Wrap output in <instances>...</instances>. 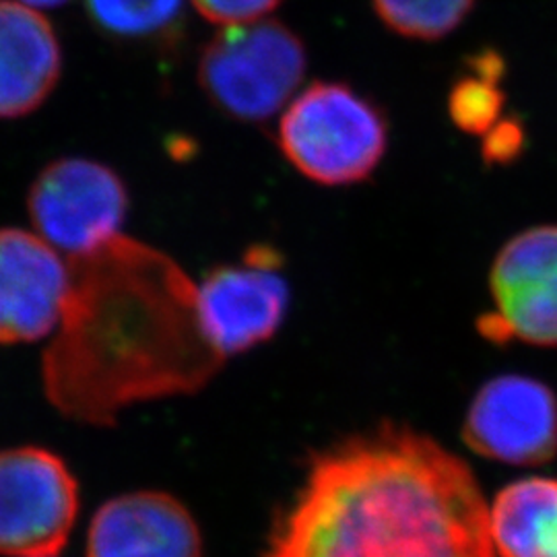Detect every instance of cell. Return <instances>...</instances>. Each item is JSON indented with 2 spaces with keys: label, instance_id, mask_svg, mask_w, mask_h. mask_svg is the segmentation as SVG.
Instances as JSON below:
<instances>
[{
  "label": "cell",
  "instance_id": "obj_1",
  "mask_svg": "<svg viewBox=\"0 0 557 557\" xmlns=\"http://www.w3.org/2000/svg\"><path fill=\"white\" fill-rule=\"evenodd\" d=\"M69 273L41 358L44 395L62 418L112 428L124 409L195 395L220 372L199 287L170 255L119 234L69 259Z\"/></svg>",
  "mask_w": 557,
  "mask_h": 557
},
{
  "label": "cell",
  "instance_id": "obj_2",
  "mask_svg": "<svg viewBox=\"0 0 557 557\" xmlns=\"http://www.w3.org/2000/svg\"><path fill=\"white\" fill-rule=\"evenodd\" d=\"M264 557H496L471 467L436 440L382 428L312 458Z\"/></svg>",
  "mask_w": 557,
  "mask_h": 557
},
{
  "label": "cell",
  "instance_id": "obj_3",
  "mask_svg": "<svg viewBox=\"0 0 557 557\" xmlns=\"http://www.w3.org/2000/svg\"><path fill=\"white\" fill-rule=\"evenodd\" d=\"M277 145L304 178L351 186L379 170L388 149V120L351 85L314 81L285 106Z\"/></svg>",
  "mask_w": 557,
  "mask_h": 557
},
{
  "label": "cell",
  "instance_id": "obj_4",
  "mask_svg": "<svg viewBox=\"0 0 557 557\" xmlns=\"http://www.w3.org/2000/svg\"><path fill=\"white\" fill-rule=\"evenodd\" d=\"M308 66L306 46L275 20L223 27L205 44L197 66L200 89L225 116L264 122L283 112Z\"/></svg>",
  "mask_w": 557,
  "mask_h": 557
},
{
  "label": "cell",
  "instance_id": "obj_5",
  "mask_svg": "<svg viewBox=\"0 0 557 557\" xmlns=\"http://www.w3.org/2000/svg\"><path fill=\"white\" fill-rule=\"evenodd\" d=\"M79 483L40 446L0 450V556L57 557L79 517Z\"/></svg>",
  "mask_w": 557,
  "mask_h": 557
},
{
  "label": "cell",
  "instance_id": "obj_6",
  "mask_svg": "<svg viewBox=\"0 0 557 557\" xmlns=\"http://www.w3.org/2000/svg\"><path fill=\"white\" fill-rule=\"evenodd\" d=\"M27 211L36 234L73 259L122 234L128 190L119 172L101 161L62 158L34 180Z\"/></svg>",
  "mask_w": 557,
  "mask_h": 557
},
{
  "label": "cell",
  "instance_id": "obj_7",
  "mask_svg": "<svg viewBox=\"0 0 557 557\" xmlns=\"http://www.w3.org/2000/svg\"><path fill=\"white\" fill-rule=\"evenodd\" d=\"M490 294L492 310L478 322L483 337L557 347V223L527 227L499 248Z\"/></svg>",
  "mask_w": 557,
  "mask_h": 557
},
{
  "label": "cell",
  "instance_id": "obj_8",
  "mask_svg": "<svg viewBox=\"0 0 557 557\" xmlns=\"http://www.w3.org/2000/svg\"><path fill=\"white\" fill-rule=\"evenodd\" d=\"M462 440L479 457L502 465H545L557 455V395L522 374L487 380L467 409Z\"/></svg>",
  "mask_w": 557,
  "mask_h": 557
},
{
  "label": "cell",
  "instance_id": "obj_9",
  "mask_svg": "<svg viewBox=\"0 0 557 557\" xmlns=\"http://www.w3.org/2000/svg\"><path fill=\"white\" fill-rule=\"evenodd\" d=\"M197 287L202 326L223 358L267 343L287 317L289 287L271 248L213 269Z\"/></svg>",
  "mask_w": 557,
  "mask_h": 557
},
{
  "label": "cell",
  "instance_id": "obj_10",
  "mask_svg": "<svg viewBox=\"0 0 557 557\" xmlns=\"http://www.w3.org/2000/svg\"><path fill=\"white\" fill-rule=\"evenodd\" d=\"M69 259L20 227L0 230V345L50 337L69 292Z\"/></svg>",
  "mask_w": 557,
  "mask_h": 557
},
{
  "label": "cell",
  "instance_id": "obj_11",
  "mask_svg": "<svg viewBox=\"0 0 557 557\" xmlns=\"http://www.w3.org/2000/svg\"><path fill=\"white\" fill-rule=\"evenodd\" d=\"M87 557H202V535L178 498L140 490L101 504L89 522Z\"/></svg>",
  "mask_w": 557,
  "mask_h": 557
},
{
  "label": "cell",
  "instance_id": "obj_12",
  "mask_svg": "<svg viewBox=\"0 0 557 557\" xmlns=\"http://www.w3.org/2000/svg\"><path fill=\"white\" fill-rule=\"evenodd\" d=\"M62 48L40 11L0 0V119L34 114L59 85Z\"/></svg>",
  "mask_w": 557,
  "mask_h": 557
},
{
  "label": "cell",
  "instance_id": "obj_13",
  "mask_svg": "<svg viewBox=\"0 0 557 557\" xmlns=\"http://www.w3.org/2000/svg\"><path fill=\"white\" fill-rule=\"evenodd\" d=\"M490 533L499 557H557V479L502 487L490 504Z\"/></svg>",
  "mask_w": 557,
  "mask_h": 557
},
{
  "label": "cell",
  "instance_id": "obj_14",
  "mask_svg": "<svg viewBox=\"0 0 557 557\" xmlns=\"http://www.w3.org/2000/svg\"><path fill=\"white\" fill-rule=\"evenodd\" d=\"M101 34L124 41H165L180 34L184 0H85Z\"/></svg>",
  "mask_w": 557,
  "mask_h": 557
},
{
  "label": "cell",
  "instance_id": "obj_15",
  "mask_svg": "<svg viewBox=\"0 0 557 557\" xmlns=\"http://www.w3.org/2000/svg\"><path fill=\"white\" fill-rule=\"evenodd\" d=\"M478 0H372L379 20L407 40L438 41L465 23Z\"/></svg>",
  "mask_w": 557,
  "mask_h": 557
},
{
  "label": "cell",
  "instance_id": "obj_16",
  "mask_svg": "<svg viewBox=\"0 0 557 557\" xmlns=\"http://www.w3.org/2000/svg\"><path fill=\"white\" fill-rule=\"evenodd\" d=\"M506 106V94L498 83L479 79L467 73L455 81L448 94V116L460 133L483 137L502 116Z\"/></svg>",
  "mask_w": 557,
  "mask_h": 557
},
{
  "label": "cell",
  "instance_id": "obj_17",
  "mask_svg": "<svg viewBox=\"0 0 557 557\" xmlns=\"http://www.w3.org/2000/svg\"><path fill=\"white\" fill-rule=\"evenodd\" d=\"M527 128L518 116L502 119L481 137V158L487 165H510L524 153Z\"/></svg>",
  "mask_w": 557,
  "mask_h": 557
},
{
  "label": "cell",
  "instance_id": "obj_18",
  "mask_svg": "<svg viewBox=\"0 0 557 557\" xmlns=\"http://www.w3.org/2000/svg\"><path fill=\"white\" fill-rule=\"evenodd\" d=\"M202 20L221 27L267 20L283 0H190Z\"/></svg>",
  "mask_w": 557,
  "mask_h": 557
},
{
  "label": "cell",
  "instance_id": "obj_19",
  "mask_svg": "<svg viewBox=\"0 0 557 557\" xmlns=\"http://www.w3.org/2000/svg\"><path fill=\"white\" fill-rule=\"evenodd\" d=\"M467 69L471 75L479 79L492 81L502 85V81L508 73L506 59L494 48H483L467 59Z\"/></svg>",
  "mask_w": 557,
  "mask_h": 557
},
{
  "label": "cell",
  "instance_id": "obj_20",
  "mask_svg": "<svg viewBox=\"0 0 557 557\" xmlns=\"http://www.w3.org/2000/svg\"><path fill=\"white\" fill-rule=\"evenodd\" d=\"M20 4H25L29 9H36V11H44V9H59L62 4H66L69 0H15Z\"/></svg>",
  "mask_w": 557,
  "mask_h": 557
}]
</instances>
